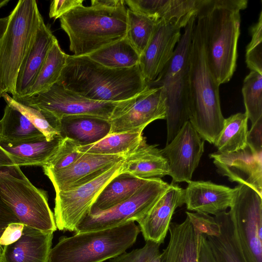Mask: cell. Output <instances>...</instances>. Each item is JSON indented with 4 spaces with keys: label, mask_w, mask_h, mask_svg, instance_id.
<instances>
[{
    "label": "cell",
    "mask_w": 262,
    "mask_h": 262,
    "mask_svg": "<svg viewBox=\"0 0 262 262\" xmlns=\"http://www.w3.org/2000/svg\"><path fill=\"white\" fill-rule=\"evenodd\" d=\"M0 39V82L13 95L19 68L35 39L42 17L35 0H20L9 15Z\"/></svg>",
    "instance_id": "8992f818"
},
{
    "label": "cell",
    "mask_w": 262,
    "mask_h": 262,
    "mask_svg": "<svg viewBox=\"0 0 262 262\" xmlns=\"http://www.w3.org/2000/svg\"><path fill=\"white\" fill-rule=\"evenodd\" d=\"M147 179L119 174L111 180L99 193L89 214L109 209L130 198Z\"/></svg>",
    "instance_id": "83f0119b"
},
{
    "label": "cell",
    "mask_w": 262,
    "mask_h": 262,
    "mask_svg": "<svg viewBox=\"0 0 262 262\" xmlns=\"http://www.w3.org/2000/svg\"><path fill=\"white\" fill-rule=\"evenodd\" d=\"M7 104H10L21 112L46 137L48 141L60 136V121L46 111L24 105L14 100L7 93L2 96Z\"/></svg>",
    "instance_id": "836d02e7"
},
{
    "label": "cell",
    "mask_w": 262,
    "mask_h": 262,
    "mask_svg": "<svg viewBox=\"0 0 262 262\" xmlns=\"http://www.w3.org/2000/svg\"><path fill=\"white\" fill-rule=\"evenodd\" d=\"M127 11L125 4L115 8L82 5L62 15L60 27L73 55L87 56L125 37Z\"/></svg>",
    "instance_id": "277c9868"
},
{
    "label": "cell",
    "mask_w": 262,
    "mask_h": 262,
    "mask_svg": "<svg viewBox=\"0 0 262 262\" xmlns=\"http://www.w3.org/2000/svg\"><path fill=\"white\" fill-rule=\"evenodd\" d=\"M135 222L100 230L61 237L48 262H104L126 252L140 232Z\"/></svg>",
    "instance_id": "5b68a950"
},
{
    "label": "cell",
    "mask_w": 262,
    "mask_h": 262,
    "mask_svg": "<svg viewBox=\"0 0 262 262\" xmlns=\"http://www.w3.org/2000/svg\"><path fill=\"white\" fill-rule=\"evenodd\" d=\"M242 92L245 113L254 124L262 118V74L250 71L244 80Z\"/></svg>",
    "instance_id": "d590c367"
},
{
    "label": "cell",
    "mask_w": 262,
    "mask_h": 262,
    "mask_svg": "<svg viewBox=\"0 0 262 262\" xmlns=\"http://www.w3.org/2000/svg\"><path fill=\"white\" fill-rule=\"evenodd\" d=\"M0 198L24 225L45 232L57 230L47 192L34 186L20 167L0 169Z\"/></svg>",
    "instance_id": "ba28073f"
},
{
    "label": "cell",
    "mask_w": 262,
    "mask_h": 262,
    "mask_svg": "<svg viewBox=\"0 0 262 262\" xmlns=\"http://www.w3.org/2000/svg\"><path fill=\"white\" fill-rule=\"evenodd\" d=\"M229 211L245 262H262V196L239 184Z\"/></svg>",
    "instance_id": "8fae6325"
},
{
    "label": "cell",
    "mask_w": 262,
    "mask_h": 262,
    "mask_svg": "<svg viewBox=\"0 0 262 262\" xmlns=\"http://www.w3.org/2000/svg\"><path fill=\"white\" fill-rule=\"evenodd\" d=\"M67 56L56 38L39 72L24 97L47 92L57 83L66 65Z\"/></svg>",
    "instance_id": "1f68e13d"
},
{
    "label": "cell",
    "mask_w": 262,
    "mask_h": 262,
    "mask_svg": "<svg viewBox=\"0 0 262 262\" xmlns=\"http://www.w3.org/2000/svg\"><path fill=\"white\" fill-rule=\"evenodd\" d=\"M53 237L52 231L24 225L20 238L3 247L0 262H48Z\"/></svg>",
    "instance_id": "7402d4cb"
},
{
    "label": "cell",
    "mask_w": 262,
    "mask_h": 262,
    "mask_svg": "<svg viewBox=\"0 0 262 262\" xmlns=\"http://www.w3.org/2000/svg\"><path fill=\"white\" fill-rule=\"evenodd\" d=\"M24 227V225L21 223L10 224L0 238V245L3 247L18 240L22 234Z\"/></svg>",
    "instance_id": "b9f144b4"
},
{
    "label": "cell",
    "mask_w": 262,
    "mask_h": 262,
    "mask_svg": "<svg viewBox=\"0 0 262 262\" xmlns=\"http://www.w3.org/2000/svg\"><path fill=\"white\" fill-rule=\"evenodd\" d=\"M161 151L168 162L172 183H188L204 152V141L188 121Z\"/></svg>",
    "instance_id": "4fadbf2b"
},
{
    "label": "cell",
    "mask_w": 262,
    "mask_h": 262,
    "mask_svg": "<svg viewBox=\"0 0 262 262\" xmlns=\"http://www.w3.org/2000/svg\"><path fill=\"white\" fill-rule=\"evenodd\" d=\"M44 136L17 108L7 104L0 120V143L13 144Z\"/></svg>",
    "instance_id": "f1b7e54d"
},
{
    "label": "cell",
    "mask_w": 262,
    "mask_h": 262,
    "mask_svg": "<svg viewBox=\"0 0 262 262\" xmlns=\"http://www.w3.org/2000/svg\"><path fill=\"white\" fill-rule=\"evenodd\" d=\"M158 23L127 9L125 37L140 55L150 41Z\"/></svg>",
    "instance_id": "e575fe53"
},
{
    "label": "cell",
    "mask_w": 262,
    "mask_h": 262,
    "mask_svg": "<svg viewBox=\"0 0 262 262\" xmlns=\"http://www.w3.org/2000/svg\"><path fill=\"white\" fill-rule=\"evenodd\" d=\"M13 223L20 222L13 211L0 198V238L7 227L10 224ZM3 247L0 245V253Z\"/></svg>",
    "instance_id": "7bdbcfd3"
},
{
    "label": "cell",
    "mask_w": 262,
    "mask_h": 262,
    "mask_svg": "<svg viewBox=\"0 0 262 262\" xmlns=\"http://www.w3.org/2000/svg\"><path fill=\"white\" fill-rule=\"evenodd\" d=\"M168 162L157 145L146 143L145 138L132 153L125 157L120 170L140 179L161 178L169 175Z\"/></svg>",
    "instance_id": "484cf974"
},
{
    "label": "cell",
    "mask_w": 262,
    "mask_h": 262,
    "mask_svg": "<svg viewBox=\"0 0 262 262\" xmlns=\"http://www.w3.org/2000/svg\"><path fill=\"white\" fill-rule=\"evenodd\" d=\"M9 0H0V9L4 6L7 5Z\"/></svg>",
    "instance_id": "7dc6e473"
},
{
    "label": "cell",
    "mask_w": 262,
    "mask_h": 262,
    "mask_svg": "<svg viewBox=\"0 0 262 262\" xmlns=\"http://www.w3.org/2000/svg\"><path fill=\"white\" fill-rule=\"evenodd\" d=\"M219 173L252 188L262 196V152H257L248 145L234 152L209 155Z\"/></svg>",
    "instance_id": "9a60e30c"
},
{
    "label": "cell",
    "mask_w": 262,
    "mask_h": 262,
    "mask_svg": "<svg viewBox=\"0 0 262 262\" xmlns=\"http://www.w3.org/2000/svg\"><path fill=\"white\" fill-rule=\"evenodd\" d=\"M169 184L161 178L147 179L127 200L105 211L86 214L75 230V233L103 230L130 222H138L165 192Z\"/></svg>",
    "instance_id": "30bf717a"
},
{
    "label": "cell",
    "mask_w": 262,
    "mask_h": 262,
    "mask_svg": "<svg viewBox=\"0 0 262 262\" xmlns=\"http://www.w3.org/2000/svg\"><path fill=\"white\" fill-rule=\"evenodd\" d=\"M123 160L94 180L75 188L56 192L54 219L57 229L75 231L105 185L120 174Z\"/></svg>",
    "instance_id": "7c38bea8"
},
{
    "label": "cell",
    "mask_w": 262,
    "mask_h": 262,
    "mask_svg": "<svg viewBox=\"0 0 262 262\" xmlns=\"http://www.w3.org/2000/svg\"><path fill=\"white\" fill-rule=\"evenodd\" d=\"M199 262H215L206 234L201 231Z\"/></svg>",
    "instance_id": "ee69618b"
},
{
    "label": "cell",
    "mask_w": 262,
    "mask_h": 262,
    "mask_svg": "<svg viewBox=\"0 0 262 262\" xmlns=\"http://www.w3.org/2000/svg\"><path fill=\"white\" fill-rule=\"evenodd\" d=\"M106 67L120 69L139 64L140 55L126 37L87 55Z\"/></svg>",
    "instance_id": "4dcf8cb0"
},
{
    "label": "cell",
    "mask_w": 262,
    "mask_h": 262,
    "mask_svg": "<svg viewBox=\"0 0 262 262\" xmlns=\"http://www.w3.org/2000/svg\"><path fill=\"white\" fill-rule=\"evenodd\" d=\"M80 145L69 138H63L54 153L42 166L44 173L64 169L76 161L83 153L78 150Z\"/></svg>",
    "instance_id": "8d00e7d4"
},
{
    "label": "cell",
    "mask_w": 262,
    "mask_h": 262,
    "mask_svg": "<svg viewBox=\"0 0 262 262\" xmlns=\"http://www.w3.org/2000/svg\"><path fill=\"white\" fill-rule=\"evenodd\" d=\"M219 86L207 62L201 21L195 16L188 54L189 121L204 141L213 144L225 120Z\"/></svg>",
    "instance_id": "3957f363"
},
{
    "label": "cell",
    "mask_w": 262,
    "mask_h": 262,
    "mask_svg": "<svg viewBox=\"0 0 262 262\" xmlns=\"http://www.w3.org/2000/svg\"><path fill=\"white\" fill-rule=\"evenodd\" d=\"M63 137L48 141L45 136L26 142L0 143V168L11 166H42L54 153Z\"/></svg>",
    "instance_id": "44dd1931"
},
{
    "label": "cell",
    "mask_w": 262,
    "mask_h": 262,
    "mask_svg": "<svg viewBox=\"0 0 262 262\" xmlns=\"http://www.w3.org/2000/svg\"><path fill=\"white\" fill-rule=\"evenodd\" d=\"M262 118L252 124L248 132L247 145L257 152H262Z\"/></svg>",
    "instance_id": "60d3db41"
},
{
    "label": "cell",
    "mask_w": 262,
    "mask_h": 262,
    "mask_svg": "<svg viewBox=\"0 0 262 262\" xmlns=\"http://www.w3.org/2000/svg\"><path fill=\"white\" fill-rule=\"evenodd\" d=\"M56 38L41 20L35 40L24 58L18 72L12 98H23L32 85Z\"/></svg>",
    "instance_id": "603a6c76"
},
{
    "label": "cell",
    "mask_w": 262,
    "mask_h": 262,
    "mask_svg": "<svg viewBox=\"0 0 262 262\" xmlns=\"http://www.w3.org/2000/svg\"><path fill=\"white\" fill-rule=\"evenodd\" d=\"M236 191V187L191 180L184 189L185 204L189 211L215 216L230 207Z\"/></svg>",
    "instance_id": "d6986e66"
},
{
    "label": "cell",
    "mask_w": 262,
    "mask_h": 262,
    "mask_svg": "<svg viewBox=\"0 0 262 262\" xmlns=\"http://www.w3.org/2000/svg\"><path fill=\"white\" fill-rule=\"evenodd\" d=\"M123 0H93L91 1L92 6H99L108 8H115L124 5Z\"/></svg>",
    "instance_id": "f6af8a7d"
},
{
    "label": "cell",
    "mask_w": 262,
    "mask_h": 262,
    "mask_svg": "<svg viewBox=\"0 0 262 262\" xmlns=\"http://www.w3.org/2000/svg\"><path fill=\"white\" fill-rule=\"evenodd\" d=\"M193 16L184 28L173 55L157 78L148 84L161 86L166 99L167 141L169 143L184 124L189 121L188 111V54L193 28Z\"/></svg>",
    "instance_id": "52a82bcc"
},
{
    "label": "cell",
    "mask_w": 262,
    "mask_h": 262,
    "mask_svg": "<svg viewBox=\"0 0 262 262\" xmlns=\"http://www.w3.org/2000/svg\"><path fill=\"white\" fill-rule=\"evenodd\" d=\"M247 0H199L195 16L201 21L209 67L220 85L236 70L241 14Z\"/></svg>",
    "instance_id": "6da1fadb"
},
{
    "label": "cell",
    "mask_w": 262,
    "mask_h": 262,
    "mask_svg": "<svg viewBox=\"0 0 262 262\" xmlns=\"http://www.w3.org/2000/svg\"><path fill=\"white\" fill-rule=\"evenodd\" d=\"M124 158L118 155L83 153L68 167L45 174L50 180L56 192L67 190L94 180Z\"/></svg>",
    "instance_id": "e0dca14e"
},
{
    "label": "cell",
    "mask_w": 262,
    "mask_h": 262,
    "mask_svg": "<svg viewBox=\"0 0 262 262\" xmlns=\"http://www.w3.org/2000/svg\"><path fill=\"white\" fill-rule=\"evenodd\" d=\"M248 120L245 113H237L225 118L223 129L214 143L218 152H232L246 147Z\"/></svg>",
    "instance_id": "d6a6232c"
},
{
    "label": "cell",
    "mask_w": 262,
    "mask_h": 262,
    "mask_svg": "<svg viewBox=\"0 0 262 262\" xmlns=\"http://www.w3.org/2000/svg\"><path fill=\"white\" fill-rule=\"evenodd\" d=\"M139 95L123 101H99L84 97L57 82L44 93L13 99L24 105L49 112L59 120L66 116L88 115L110 121L129 107Z\"/></svg>",
    "instance_id": "9c48e42d"
},
{
    "label": "cell",
    "mask_w": 262,
    "mask_h": 262,
    "mask_svg": "<svg viewBox=\"0 0 262 262\" xmlns=\"http://www.w3.org/2000/svg\"><path fill=\"white\" fill-rule=\"evenodd\" d=\"M169 240L161 253L162 262H199L201 230L186 215L181 223L171 222Z\"/></svg>",
    "instance_id": "cb8c5ba5"
},
{
    "label": "cell",
    "mask_w": 262,
    "mask_h": 262,
    "mask_svg": "<svg viewBox=\"0 0 262 262\" xmlns=\"http://www.w3.org/2000/svg\"><path fill=\"white\" fill-rule=\"evenodd\" d=\"M129 10L182 29L196 15L199 0H125Z\"/></svg>",
    "instance_id": "ffe728a7"
},
{
    "label": "cell",
    "mask_w": 262,
    "mask_h": 262,
    "mask_svg": "<svg viewBox=\"0 0 262 262\" xmlns=\"http://www.w3.org/2000/svg\"><path fill=\"white\" fill-rule=\"evenodd\" d=\"M251 39L246 49V63L251 71L262 74V10L250 28Z\"/></svg>",
    "instance_id": "74e56055"
},
{
    "label": "cell",
    "mask_w": 262,
    "mask_h": 262,
    "mask_svg": "<svg viewBox=\"0 0 262 262\" xmlns=\"http://www.w3.org/2000/svg\"><path fill=\"white\" fill-rule=\"evenodd\" d=\"M184 204V189L171 183L147 214L138 222L145 241L163 244L175 210Z\"/></svg>",
    "instance_id": "ac0fdd59"
},
{
    "label": "cell",
    "mask_w": 262,
    "mask_h": 262,
    "mask_svg": "<svg viewBox=\"0 0 262 262\" xmlns=\"http://www.w3.org/2000/svg\"><path fill=\"white\" fill-rule=\"evenodd\" d=\"M160 245L152 241H146L142 248L129 252H125L110 259V262H162Z\"/></svg>",
    "instance_id": "f35d334b"
},
{
    "label": "cell",
    "mask_w": 262,
    "mask_h": 262,
    "mask_svg": "<svg viewBox=\"0 0 262 262\" xmlns=\"http://www.w3.org/2000/svg\"><path fill=\"white\" fill-rule=\"evenodd\" d=\"M83 0H54L50 6L49 16L54 19L60 18L74 8L83 5Z\"/></svg>",
    "instance_id": "ab89813d"
},
{
    "label": "cell",
    "mask_w": 262,
    "mask_h": 262,
    "mask_svg": "<svg viewBox=\"0 0 262 262\" xmlns=\"http://www.w3.org/2000/svg\"><path fill=\"white\" fill-rule=\"evenodd\" d=\"M204 233L215 262H245L229 211L215 215Z\"/></svg>",
    "instance_id": "d4e9b609"
},
{
    "label": "cell",
    "mask_w": 262,
    "mask_h": 262,
    "mask_svg": "<svg viewBox=\"0 0 262 262\" xmlns=\"http://www.w3.org/2000/svg\"><path fill=\"white\" fill-rule=\"evenodd\" d=\"M9 16H6L5 17L1 18H0V39L3 36L8 25V23L9 21ZM4 92L3 91L1 82H0V98L2 97V96Z\"/></svg>",
    "instance_id": "bcb514c9"
},
{
    "label": "cell",
    "mask_w": 262,
    "mask_h": 262,
    "mask_svg": "<svg viewBox=\"0 0 262 262\" xmlns=\"http://www.w3.org/2000/svg\"><path fill=\"white\" fill-rule=\"evenodd\" d=\"M145 139L142 132H126L109 134L99 141L79 146L82 153L126 157L134 152Z\"/></svg>",
    "instance_id": "f546056e"
},
{
    "label": "cell",
    "mask_w": 262,
    "mask_h": 262,
    "mask_svg": "<svg viewBox=\"0 0 262 262\" xmlns=\"http://www.w3.org/2000/svg\"><path fill=\"white\" fill-rule=\"evenodd\" d=\"M181 28L159 21L148 45L140 55L139 65L149 84L153 82L171 59L180 39Z\"/></svg>",
    "instance_id": "2e32d148"
},
{
    "label": "cell",
    "mask_w": 262,
    "mask_h": 262,
    "mask_svg": "<svg viewBox=\"0 0 262 262\" xmlns=\"http://www.w3.org/2000/svg\"><path fill=\"white\" fill-rule=\"evenodd\" d=\"M86 98L120 102L134 98L148 86L139 65L115 69L103 66L87 56L68 55L57 82Z\"/></svg>",
    "instance_id": "7a4b0ae2"
},
{
    "label": "cell",
    "mask_w": 262,
    "mask_h": 262,
    "mask_svg": "<svg viewBox=\"0 0 262 262\" xmlns=\"http://www.w3.org/2000/svg\"><path fill=\"white\" fill-rule=\"evenodd\" d=\"M165 119L166 99L163 88L148 86L129 107L110 120L109 134L142 132L151 122Z\"/></svg>",
    "instance_id": "5bb4252c"
},
{
    "label": "cell",
    "mask_w": 262,
    "mask_h": 262,
    "mask_svg": "<svg viewBox=\"0 0 262 262\" xmlns=\"http://www.w3.org/2000/svg\"><path fill=\"white\" fill-rule=\"evenodd\" d=\"M59 121L60 136L76 141L80 146L99 141L109 134L111 127L110 120L88 115L66 116Z\"/></svg>",
    "instance_id": "4316f807"
}]
</instances>
